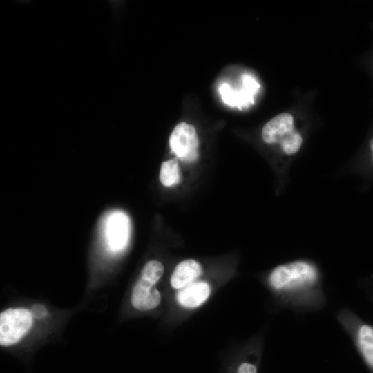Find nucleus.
Listing matches in <instances>:
<instances>
[{
    "label": "nucleus",
    "instance_id": "ddd939ff",
    "mask_svg": "<svg viewBox=\"0 0 373 373\" xmlns=\"http://www.w3.org/2000/svg\"><path fill=\"white\" fill-rule=\"evenodd\" d=\"M30 311L34 316L37 319H41L47 316L48 311L46 308L40 303H36L32 305Z\"/></svg>",
    "mask_w": 373,
    "mask_h": 373
},
{
    "label": "nucleus",
    "instance_id": "7ed1b4c3",
    "mask_svg": "<svg viewBox=\"0 0 373 373\" xmlns=\"http://www.w3.org/2000/svg\"><path fill=\"white\" fill-rule=\"evenodd\" d=\"M336 319L347 333L358 354L373 373V325L361 319L349 309H342Z\"/></svg>",
    "mask_w": 373,
    "mask_h": 373
},
{
    "label": "nucleus",
    "instance_id": "2eb2a0df",
    "mask_svg": "<svg viewBox=\"0 0 373 373\" xmlns=\"http://www.w3.org/2000/svg\"><path fill=\"white\" fill-rule=\"evenodd\" d=\"M363 287L365 289L367 296L373 303V278L367 280Z\"/></svg>",
    "mask_w": 373,
    "mask_h": 373
},
{
    "label": "nucleus",
    "instance_id": "39448f33",
    "mask_svg": "<svg viewBox=\"0 0 373 373\" xmlns=\"http://www.w3.org/2000/svg\"><path fill=\"white\" fill-rule=\"evenodd\" d=\"M169 144L171 152L182 162L191 163L198 158L199 139L195 127L190 124H178L170 135Z\"/></svg>",
    "mask_w": 373,
    "mask_h": 373
},
{
    "label": "nucleus",
    "instance_id": "f8f14e48",
    "mask_svg": "<svg viewBox=\"0 0 373 373\" xmlns=\"http://www.w3.org/2000/svg\"><path fill=\"white\" fill-rule=\"evenodd\" d=\"M164 270L162 262L155 260H149L143 267L140 278L155 285L162 277Z\"/></svg>",
    "mask_w": 373,
    "mask_h": 373
},
{
    "label": "nucleus",
    "instance_id": "20e7f679",
    "mask_svg": "<svg viewBox=\"0 0 373 373\" xmlns=\"http://www.w3.org/2000/svg\"><path fill=\"white\" fill-rule=\"evenodd\" d=\"M34 316L24 307L8 308L0 314V345L10 347L21 341L30 331Z\"/></svg>",
    "mask_w": 373,
    "mask_h": 373
},
{
    "label": "nucleus",
    "instance_id": "9d476101",
    "mask_svg": "<svg viewBox=\"0 0 373 373\" xmlns=\"http://www.w3.org/2000/svg\"><path fill=\"white\" fill-rule=\"evenodd\" d=\"M202 272L198 262L193 259L184 260L175 267L171 276V285L175 289H182L194 282Z\"/></svg>",
    "mask_w": 373,
    "mask_h": 373
},
{
    "label": "nucleus",
    "instance_id": "1a4fd4ad",
    "mask_svg": "<svg viewBox=\"0 0 373 373\" xmlns=\"http://www.w3.org/2000/svg\"><path fill=\"white\" fill-rule=\"evenodd\" d=\"M211 288L208 283L193 282L177 294V300L182 306L195 308L204 303L209 296Z\"/></svg>",
    "mask_w": 373,
    "mask_h": 373
},
{
    "label": "nucleus",
    "instance_id": "423d86ee",
    "mask_svg": "<svg viewBox=\"0 0 373 373\" xmlns=\"http://www.w3.org/2000/svg\"><path fill=\"white\" fill-rule=\"evenodd\" d=\"M106 240L112 251L122 250L127 245L130 235V221L121 211L111 213L107 218L105 227Z\"/></svg>",
    "mask_w": 373,
    "mask_h": 373
},
{
    "label": "nucleus",
    "instance_id": "dca6fc26",
    "mask_svg": "<svg viewBox=\"0 0 373 373\" xmlns=\"http://www.w3.org/2000/svg\"><path fill=\"white\" fill-rule=\"evenodd\" d=\"M370 150L372 151V161H373V138L370 141Z\"/></svg>",
    "mask_w": 373,
    "mask_h": 373
},
{
    "label": "nucleus",
    "instance_id": "f03ea898",
    "mask_svg": "<svg viewBox=\"0 0 373 373\" xmlns=\"http://www.w3.org/2000/svg\"><path fill=\"white\" fill-rule=\"evenodd\" d=\"M261 136L265 144L278 145L286 156L296 154L303 144V137L295 127L294 117L288 113H280L267 122Z\"/></svg>",
    "mask_w": 373,
    "mask_h": 373
},
{
    "label": "nucleus",
    "instance_id": "0eeeda50",
    "mask_svg": "<svg viewBox=\"0 0 373 373\" xmlns=\"http://www.w3.org/2000/svg\"><path fill=\"white\" fill-rule=\"evenodd\" d=\"M243 88L236 90L227 82H222L218 86V92L222 101L228 106L240 107L253 102V95L260 85L249 74L242 77Z\"/></svg>",
    "mask_w": 373,
    "mask_h": 373
},
{
    "label": "nucleus",
    "instance_id": "6e6552de",
    "mask_svg": "<svg viewBox=\"0 0 373 373\" xmlns=\"http://www.w3.org/2000/svg\"><path fill=\"white\" fill-rule=\"evenodd\" d=\"M160 301L161 295L155 284L140 277L131 296L133 307L140 311H148L157 307Z\"/></svg>",
    "mask_w": 373,
    "mask_h": 373
},
{
    "label": "nucleus",
    "instance_id": "f257e3e1",
    "mask_svg": "<svg viewBox=\"0 0 373 373\" xmlns=\"http://www.w3.org/2000/svg\"><path fill=\"white\" fill-rule=\"evenodd\" d=\"M268 283L285 307L310 311L322 308L326 303L321 271L309 260H296L275 267L268 276Z\"/></svg>",
    "mask_w": 373,
    "mask_h": 373
},
{
    "label": "nucleus",
    "instance_id": "4468645a",
    "mask_svg": "<svg viewBox=\"0 0 373 373\" xmlns=\"http://www.w3.org/2000/svg\"><path fill=\"white\" fill-rule=\"evenodd\" d=\"M257 367L252 363L244 362L239 365L236 373H257Z\"/></svg>",
    "mask_w": 373,
    "mask_h": 373
},
{
    "label": "nucleus",
    "instance_id": "9b49d317",
    "mask_svg": "<svg viewBox=\"0 0 373 373\" xmlns=\"http://www.w3.org/2000/svg\"><path fill=\"white\" fill-rule=\"evenodd\" d=\"M181 178V171L177 159H169L162 163L159 179L163 186L166 187L175 186L180 184Z\"/></svg>",
    "mask_w": 373,
    "mask_h": 373
}]
</instances>
